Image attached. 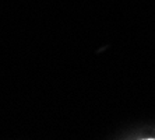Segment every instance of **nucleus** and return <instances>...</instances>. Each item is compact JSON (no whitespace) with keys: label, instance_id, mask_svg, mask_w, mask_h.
Listing matches in <instances>:
<instances>
[{"label":"nucleus","instance_id":"f257e3e1","mask_svg":"<svg viewBox=\"0 0 155 140\" xmlns=\"http://www.w3.org/2000/svg\"><path fill=\"white\" fill-rule=\"evenodd\" d=\"M147 140H155V139H147Z\"/></svg>","mask_w":155,"mask_h":140}]
</instances>
